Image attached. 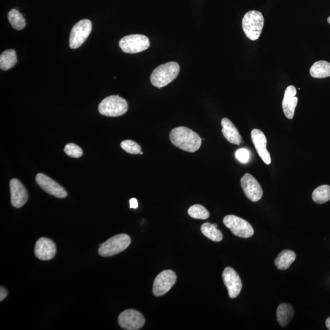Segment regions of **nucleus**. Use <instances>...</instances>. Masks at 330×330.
<instances>
[{
	"instance_id": "1",
	"label": "nucleus",
	"mask_w": 330,
	"mask_h": 330,
	"mask_svg": "<svg viewBox=\"0 0 330 330\" xmlns=\"http://www.w3.org/2000/svg\"><path fill=\"white\" fill-rule=\"evenodd\" d=\"M172 144L188 153H195L202 144V139L196 132L185 127L174 128L169 134Z\"/></svg>"
},
{
	"instance_id": "2",
	"label": "nucleus",
	"mask_w": 330,
	"mask_h": 330,
	"mask_svg": "<svg viewBox=\"0 0 330 330\" xmlns=\"http://www.w3.org/2000/svg\"><path fill=\"white\" fill-rule=\"evenodd\" d=\"M180 66L176 62H169L158 66L151 76V81L155 87L162 88L176 79L179 74Z\"/></svg>"
},
{
	"instance_id": "3",
	"label": "nucleus",
	"mask_w": 330,
	"mask_h": 330,
	"mask_svg": "<svg viewBox=\"0 0 330 330\" xmlns=\"http://www.w3.org/2000/svg\"><path fill=\"white\" fill-rule=\"evenodd\" d=\"M264 19L259 11H250L246 13L242 20L244 33L251 41L259 39L263 29Z\"/></svg>"
},
{
	"instance_id": "4",
	"label": "nucleus",
	"mask_w": 330,
	"mask_h": 330,
	"mask_svg": "<svg viewBox=\"0 0 330 330\" xmlns=\"http://www.w3.org/2000/svg\"><path fill=\"white\" fill-rule=\"evenodd\" d=\"M127 101L119 96H110L106 97L99 105V113L105 116H122L127 111Z\"/></svg>"
},
{
	"instance_id": "5",
	"label": "nucleus",
	"mask_w": 330,
	"mask_h": 330,
	"mask_svg": "<svg viewBox=\"0 0 330 330\" xmlns=\"http://www.w3.org/2000/svg\"><path fill=\"white\" fill-rule=\"evenodd\" d=\"M131 243L130 237L125 234H118L100 245L99 254L103 257L114 256L124 251Z\"/></svg>"
},
{
	"instance_id": "6",
	"label": "nucleus",
	"mask_w": 330,
	"mask_h": 330,
	"mask_svg": "<svg viewBox=\"0 0 330 330\" xmlns=\"http://www.w3.org/2000/svg\"><path fill=\"white\" fill-rule=\"evenodd\" d=\"M150 46L148 37L142 34L126 36L119 41L120 49L126 53H138L147 50Z\"/></svg>"
},
{
	"instance_id": "7",
	"label": "nucleus",
	"mask_w": 330,
	"mask_h": 330,
	"mask_svg": "<svg viewBox=\"0 0 330 330\" xmlns=\"http://www.w3.org/2000/svg\"><path fill=\"white\" fill-rule=\"evenodd\" d=\"M223 223L236 236L247 239L254 234V229L250 224L235 215H227L224 218Z\"/></svg>"
},
{
	"instance_id": "8",
	"label": "nucleus",
	"mask_w": 330,
	"mask_h": 330,
	"mask_svg": "<svg viewBox=\"0 0 330 330\" xmlns=\"http://www.w3.org/2000/svg\"><path fill=\"white\" fill-rule=\"evenodd\" d=\"M92 30V23L90 20L83 19L77 23L71 30L70 47L72 49L81 47L90 36Z\"/></svg>"
},
{
	"instance_id": "9",
	"label": "nucleus",
	"mask_w": 330,
	"mask_h": 330,
	"mask_svg": "<svg viewBox=\"0 0 330 330\" xmlns=\"http://www.w3.org/2000/svg\"><path fill=\"white\" fill-rule=\"evenodd\" d=\"M176 274L171 270H166L157 275L154 280L153 294L155 296L160 297L166 294L176 283Z\"/></svg>"
},
{
	"instance_id": "10",
	"label": "nucleus",
	"mask_w": 330,
	"mask_h": 330,
	"mask_svg": "<svg viewBox=\"0 0 330 330\" xmlns=\"http://www.w3.org/2000/svg\"><path fill=\"white\" fill-rule=\"evenodd\" d=\"M118 322L123 329L137 330L144 326L145 318L142 314L137 310L127 309L119 314Z\"/></svg>"
},
{
	"instance_id": "11",
	"label": "nucleus",
	"mask_w": 330,
	"mask_h": 330,
	"mask_svg": "<svg viewBox=\"0 0 330 330\" xmlns=\"http://www.w3.org/2000/svg\"><path fill=\"white\" fill-rule=\"evenodd\" d=\"M240 183L246 196L251 202H257L262 198V188L252 175L246 173L241 179Z\"/></svg>"
},
{
	"instance_id": "12",
	"label": "nucleus",
	"mask_w": 330,
	"mask_h": 330,
	"mask_svg": "<svg viewBox=\"0 0 330 330\" xmlns=\"http://www.w3.org/2000/svg\"><path fill=\"white\" fill-rule=\"evenodd\" d=\"M36 181L43 190L53 196L65 198L68 196L65 189L47 175L42 173L37 174Z\"/></svg>"
},
{
	"instance_id": "13",
	"label": "nucleus",
	"mask_w": 330,
	"mask_h": 330,
	"mask_svg": "<svg viewBox=\"0 0 330 330\" xmlns=\"http://www.w3.org/2000/svg\"><path fill=\"white\" fill-rule=\"evenodd\" d=\"M223 280L231 298H236L242 288V281L239 275L231 268H226L223 272Z\"/></svg>"
},
{
	"instance_id": "14",
	"label": "nucleus",
	"mask_w": 330,
	"mask_h": 330,
	"mask_svg": "<svg viewBox=\"0 0 330 330\" xmlns=\"http://www.w3.org/2000/svg\"><path fill=\"white\" fill-rule=\"evenodd\" d=\"M11 204L16 208L24 206L28 199L27 189L17 179H13L10 182Z\"/></svg>"
},
{
	"instance_id": "15",
	"label": "nucleus",
	"mask_w": 330,
	"mask_h": 330,
	"mask_svg": "<svg viewBox=\"0 0 330 330\" xmlns=\"http://www.w3.org/2000/svg\"><path fill=\"white\" fill-rule=\"evenodd\" d=\"M251 140L259 156L266 165L271 163V157L267 149V141L265 135L259 129H253L251 131Z\"/></svg>"
},
{
	"instance_id": "16",
	"label": "nucleus",
	"mask_w": 330,
	"mask_h": 330,
	"mask_svg": "<svg viewBox=\"0 0 330 330\" xmlns=\"http://www.w3.org/2000/svg\"><path fill=\"white\" fill-rule=\"evenodd\" d=\"M56 248L52 240L42 237L37 241L34 253L39 259L48 260L55 256Z\"/></svg>"
},
{
	"instance_id": "17",
	"label": "nucleus",
	"mask_w": 330,
	"mask_h": 330,
	"mask_svg": "<svg viewBox=\"0 0 330 330\" xmlns=\"http://www.w3.org/2000/svg\"><path fill=\"white\" fill-rule=\"evenodd\" d=\"M297 90L293 85L289 86L286 88L283 100V109L287 118L292 119L294 116L298 98L296 97Z\"/></svg>"
},
{
	"instance_id": "18",
	"label": "nucleus",
	"mask_w": 330,
	"mask_h": 330,
	"mask_svg": "<svg viewBox=\"0 0 330 330\" xmlns=\"http://www.w3.org/2000/svg\"><path fill=\"white\" fill-rule=\"evenodd\" d=\"M222 126V133L225 139L232 144L240 145L242 142L239 131L233 123L228 118H223L221 122Z\"/></svg>"
},
{
	"instance_id": "19",
	"label": "nucleus",
	"mask_w": 330,
	"mask_h": 330,
	"mask_svg": "<svg viewBox=\"0 0 330 330\" xmlns=\"http://www.w3.org/2000/svg\"><path fill=\"white\" fill-rule=\"evenodd\" d=\"M294 309L291 305L288 303H281L278 307L277 311L278 322L283 327L288 325L294 316Z\"/></svg>"
},
{
	"instance_id": "20",
	"label": "nucleus",
	"mask_w": 330,
	"mask_h": 330,
	"mask_svg": "<svg viewBox=\"0 0 330 330\" xmlns=\"http://www.w3.org/2000/svg\"><path fill=\"white\" fill-rule=\"evenodd\" d=\"M295 259H296V254L295 252L286 249L278 254L276 259L275 260V264L278 269L285 271L290 268Z\"/></svg>"
},
{
	"instance_id": "21",
	"label": "nucleus",
	"mask_w": 330,
	"mask_h": 330,
	"mask_svg": "<svg viewBox=\"0 0 330 330\" xmlns=\"http://www.w3.org/2000/svg\"><path fill=\"white\" fill-rule=\"evenodd\" d=\"M310 74L316 79H323L330 77V63L325 61L315 62L310 69Z\"/></svg>"
},
{
	"instance_id": "22",
	"label": "nucleus",
	"mask_w": 330,
	"mask_h": 330,
	"mask_svg": "<svg viewBox=\"0 0 330 330\" xmlns=\"http://www.w3.org/2000/svg\"><path fill=\"white\" fill-rule=\"evenodd\" d=\"M217 224L204 223L201 228L202 233L214 242H220L223 238L222 232L217 229Z\"/></svg>"
},
{
	"instance_id": "23",
	"label": "nucleus",
	"mask_w": 330,
	"mask_h": 330,
	"mask_svg": "<svg viewBox=\"0 0 330 330\" xmlns=\"http://www.w3.org/2000/svg\"><path fill=\"white\" fill-rule=\"evenodd\" d=\"M17 62V54L15 50H6L0 56V68L3 71L10 70L16 64Z\"/></svg>"
},
{
	"instance_id": "24",
	"label": "nucleus",
	"mask_w": 330,
	"mask_h": 330,
	"mask_svg": "<svg viewBox=\"0 0 330 330\" xmlns=\"http://www.w3.org/2000/svg\"><path fill=\"white\" fill-rule=\"evenodd\" d=\"M312 198L315 203L323 204L330 200V186L323 185L315 188L312 194Z\"/></svg>"
},
{
	"instance_id": "25",
	"label": "nucleus",
	"mask_w": 330,
	"mask_h": 330,
	"mask_svg": "<svg viewBox=\"0 0 330 330\" xmlns=\"http://www.w3.org/2000/svg\"><path fill=\"white\" fill-rule=\"evenodd\" d=\"M8 17L9 21L14 29L21 30L25 27L26 21L24 17L15 9L8 13Z\"/></svg>"
},
{
	"instance_id": "26",
	"label": "nucleus",
	"mask_w": 330,
	"mask_h": 330,
	"mask_svg": "<svg viewBox=\"0 0 330 330\" xmlns=\"http://www.w3.org/2000/svg\"><path fill=\"white\" fill-rule=\"evenodd\" d=\"M188 214L191 218L195 219L206 220L209 217V212L205 207L195 205L190 207L188 210Z\"/></svg>"
},
{
	"instance_id": "27",
	"label": "nucleus",
	"mask_w": 330,
	"mask_h": 330,
	"mask_svg": "<svg viewBox=\"0 0 330 330\" xmlns=\"http://www.w3.org/2000/svg\"><path fill=\"white\" fill-rule=\"evenodd\" d=\"M120 147L127 153L131 154H139L142 151L141 146L132 140H124L120 143Z\"/></svg>"
},
{
	"instance_id": "28",
	"label": "nucleus",
	"mask_w": 330,
	"mask_h": 330,
	"mask_svg": "<svg viewBox=\"0 0 330 330\" xmlns=\"http://www.w3.org/2000/svg\"><path fill=\"white\" fill-rule=\"evenodd\" d=\"M64 152L68 156L73 158H80L82 156L83 151L81 148L74 143H69L64 148Z\"/></svg>"
},
{
	"instance_id": "29",
	"label": "nucleus",
	"mask_w": 330,
	"mask_h": 330,
	"mask_svg": "<svg viewBox=\"0 0 330 330\" xmlns=\"http://www.w3.org/2000/svg\"><path fill=\"white\" fill-rule=\"evenodd\" d=\"M235 157L240 162L247 163L249 159V153L247 149L242 148L238 149L235 153Z\"/></svg>"
},
{
	"instance_id": "30",
	"label": "nucleus",
	"mask_w": 330,
	"mask_h": 330,
	"mask_svg": "<svg viewBox=\"0 0 330 330\" xmlns=\"http://www.w3.org/2000/svg\"><path fill=\"white\" fill-rule=\"evenodd\" d=\"M8 291L4 287L1 286L0 289V301H2L7 297Z\"/></svg>"
},
{
	"instance_id": "31",
	"label": "nucleus",
	"mask_w": 330,
	"mask_h": 330,
	"mask_svg": "<svg viewBox=\"0 0 330 330\" xmlns=\"http://www.w3.org/2000/svg\"><path fill=\"white\" fill-rule=\"evenodd\" d=\"M139 207V203H138L137 199L136 198H131L130 200V208L131 209H137Z\"/></svg>"
},
{
	"instance_id": "32",
	"label": "nucleus",
	"mask_w": 330,
	"mask_h": 330,
	"mask_svg": "<svg viewBox=\"0 0 330 330\" xmlns=\"http://www.w3.org/2000/svg\"><path fill=\"white\" fill-rule=\"evenodd\" d=\"M325 324L326 326L327 327V328L330 330V317L328 318H327V319L325 321Z\"/></svg>"
},
{
	"instance_id": "33",
	"label": "nucleus",
	"mask_w": 330,
	"mask_h": 330,
	"mask_svg": "<svg viewBox=\"0 0 330 330\" xmlns=\"http://www.w3.org/2000/svg\"><path fill=\"white\" fill-rule=\"evenodd\" d=\"M327 21H328V22L330 24V16L328 17V19H327Z\"/></svg>"
},
{
	"instance_id": "34",
	"label": "nucleus",
	"mask_w": 330,
	"mask_h": 330,
	"mask_svg": "<svg viewBox=\"0 0 330 330\" xmlns=\"http://www.w3.org/2000/svg\"><path fill=\"white\" fill-rule=\"evenodd\" d=\"M140 154L141 155H143V152L141 151V153H140Z\"/></svg>"
}]
</instances>
